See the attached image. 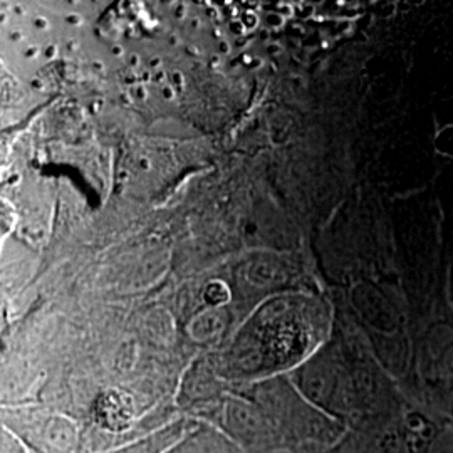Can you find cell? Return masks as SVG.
<instances>
[{
	"mask_svg": "<svg viewBox=\"0 0 453 453\" xmlns=\"http://www.w3.org/2000/svg\"><path fill=\"white\" fill-rule=\"evenodd\" d=\"M133 410L130 400L125 395L110 393L99 400L97 406V420L101 421L106 428L121 430L128 426Z\"/></svg>",
	"mask_w": 453,
	"mask_h": 453,
	"instance_id": "obj_1",
	"label": "cell"
},
{
	"mask_svg": "<svg viewBox=\"0 0 453 453\" xmlns=\"http://www.w3.org/2000/svg\"><path fill=\"white\" fill-rule=\"evenodd\" d=\"M241 22H242L245 29H256L257 24H259V19H257V16H256L252 11H249V12H243L242 20H241Z\"/></svg>",
	"mask_w": 453,
	"mask_h": 453,
	"instance_id": "obj_2",
	"label": "cell"
},
{
	"mask_svg": "<svg viewBox=\"0 0 453 453\" xmlns=\"http://www.w3.org/2000/svg\"><path fill=\"white\" fill-rule=\"evenodd\" d=\"M172 80H173V89H181L183 86V76L180 74L179 71L172 73Z\"/></svg>",
	"mask_w": 453,
	"mask_h": 453,
	"instance_id": "obj_3",
	"label": "cell"
},
{
	"mask_svg": "<svg viewBox=\"0 0 453 453\" xmlns=\"http://www.w3.org/2000/svg\"><path fill=\"white\" fill-rule=\"evenodd\" d=\"M267 24L273 26V27H277V26L282 24V17L277 16V14H269L267 16Z\"/></svg>",
	"mask_w": 453,
	"mask_h": 453,
	"instance_id": "obj_4",
	"label": "cell"
},
{
	"mask_svg": "<svg viewBox=\"0 0 453 453\" xmlns=\"http://www.w3.org/2000/svg\"><path fill=\"white\" fill-rule=\"evenodd\" d=\"M133 91H134V96L138 97V99H142V101L145 99L146 89L143 86H134V89H133Z\"/></svg>",
	"mask_w": 453,
	"mask_h": 453,
	"instance_id": "obj_5",
	"label": "cell"
},
{
	"mask_svg": "<svg viewBox=\"0 0 453 453\" xmlns=\"http://www.w3.org/2000/svg\"><path fill=\"white\" fill-rule=\"evenodd\" d=\"M163 96L166 97V99H173V96H175L173 86H165L163 88Z\"/></svg>",
	"mask_w": 453,
	"mask_h": 453,
	"instance_id": "obj_6",
	"label": "cell"
},
{
	"mask_svg": "<svg viewBox=\"0 0 453 453\" xmlns=\"http://www.w3.org/2000/svg\"><path fill=\"white\" fill-rule=\"evenodd\" d=\"M34 24H35L37 27H41V29H46V27H48V22H46V19H42V17L35 19V20H34Z\"/></svg>",
	"mask_w": 453,
	"mask_h": 453,
	"instance_id": "obj_7",
	"label": "cell"
},
{
	"mask_svg": "<svg viewBox=\"0 0 453 453\" xmlns=\"http://www.w3.org/2000/svg\"><path fill=\"white\" fill-rule=\"evenodd\" d=\"M232 27V31H235V33L242 34L245 31V27H243L242 22H235V24H232L230 26Z\"/></svg>",
	"mask_w": 453,
	"mask_h": 453,
	"instance_id": "obj_8",
	"label": "cell"
},
{
	"mask_svg": "<svg viewBox=\"0 0 453 453\" xmlns=\"http://www.w3.org/2000/svg\"><path fill=\"white\" fill-rule=\"evenodd\" d=\"M67 22H69V24H81V17L69 16L67 17Z\"/></svg>",
	"mask_w": 453,
	"mask_h": 453,
	"instance_id": "obj_9",
	"label": "cell"
},
{
	"mask_svg": "<svg viewBox=\"0 0 453 453\" xmlns=\"http://www.w3.org/2000/svg\"><path fill=\"white\" fill-rule=\"evenodd\" d=\"M150 65H151V67H160V65H162L160 58H153V59H150Z\"/></svg>",
	"mask_w": 453,
	"mask_h": 453,
	"instance_id": "obj_10",
	"label": "cell"
},
{
	"mask_svg": "<svg viewBox=\"0 0 453 453\" xmlns=\"http://www.w3.org/2000/svg\"><path fill=\"white\" fill-rule=\"evenodd\" d=\"M140 166H142L143 170H150V168H151V165H150V162H148L146 158H142V160H140Z\"/></svg>",
	"mask_w": 453,
	"mask_h": 453,
	"instance_id": "obj_11",
	"label": "cell"
},
{
	"mask_svg": "<svg viewBox=\"0 0 453 453\" xmlns=\"http://www.w3.org/2000/svg\"><path fill=\"white\" fill-rule=\"evenodd\" d=\"M220 52H224V54H226V52H228V50H230V46H228V42H226V41H224V42H220Z\"/></svg>",
	"mask_w": 453,
	"mask_h": 453,
	"instance_id": "obj_12",
	"label": "cell"
},
{
	"mask_svg": "<svg viewBox=\"0 0 453 453\" xmlns=\"http://www.w3.org/2000/svg\"><path fill=\"white\" fill-rule=\"evenodd\" d=\"M138 61H140V58L136 54H131L130 65H138Z\"/></svg>",
	"mask_w": 453,
	"mask_h": 453,
	"instance_id": "obj_13",
	"label": "cell"
},
{
	"mask_svg": "<svg viewBox=\"0 0 453 453\" xmlns=\"http://www.w3.org/2000/svg\"><path fill=\"white\" fill-rule=\"evenodd\" d=\"M54 54H56V48H54V46H49V49H46V56L52 58Z\"/></svg>",
	"mask_w": 453,
	"mask_h": 453,
	"instance_id": "obj_14",
	"label": "cell"
},
{
	"mask_svg": "<svg viewBox=\"0 0 453 453\" xmlns=\"http://www.w3.org/2000/svg\"><path fill=\"white\" fill-rule=\"evenodd\" d=\"M177 16H185V5H179V11H177Z\"/></svg>",
	"mask_w": 453,
	"mask_h": 453,
	"instance_id": "obj_15",
	"label": "cell"
},
{
	"mask_svg": "<svg viewBox=\"0 0 453 453\" xmlns=\"http://www.w3.org/2000/svg\"><path fill=\"white\" fill-rule=\"evenodd\" d=\"M163 80H165V73L160 71V73L155 76V81H163Z\"/></svg>",
	"mask_w": 453,
	"mask_h": 453,
	"instance_id": "obj_16",
	"label": "cell"
},
{
	"mask_svg": "<svg viewBox=\"0 0 453 453\" xmlns=\"http://www.w3.org/2000/svg\"><path fill=\"white\" fill-rule=\"evenodd\" d=\"M121 52H123V49H121V46H114L113 54H116V56H119Z\"/></svg>",
	"mask_w": 453,
	"mask_h": 453,
	"instance_id": "obj_17",
	"label": "cell"
},
{
	"mask_svg": "<svg viewBox=\"0 0 453 453\" xmlns=\"http://www.w3.org/2000/svg\"><path fill=\"white\" fill-rule=\"evenodd\" d=\"M35 54H37V48L31 49V50L27 52V56H29V58H31V56H35Z\"/></svg>",
	"mask_w": 453,
	"mask_h": 453,
	"instance_id": "obj_18",
	"label": "cell"
},
{
	"mask_svg": "<svg viewBox=\"0 0 453 453\" xmlns=\"http://www.w3.org/2000/svg\"><path fill=\"white\" fill-rule=\"evenodd\" d=\"M33 86H35V89H41V82L33 81Z\"/></svg>",
	"mask_w": 453,
	"mask_h": 453,
	"instance_id": "obj_19",
	"label": "cell"
},
{
	"mask_svg": "<svg viewBox=\"0 0 453 453\" xmlns=\"http://www.w3.org/2000/svg\"><path fill=\"white\" fill-rule=\"evenodd\" d=\"M192 26H194V27H198V19H194V22H192Z\"/></svg>",
	"mask_w": 453,
	"mask_h": 453,
	"instance_id": "obj_20",
	"label": "cell"
}]
</instances>
